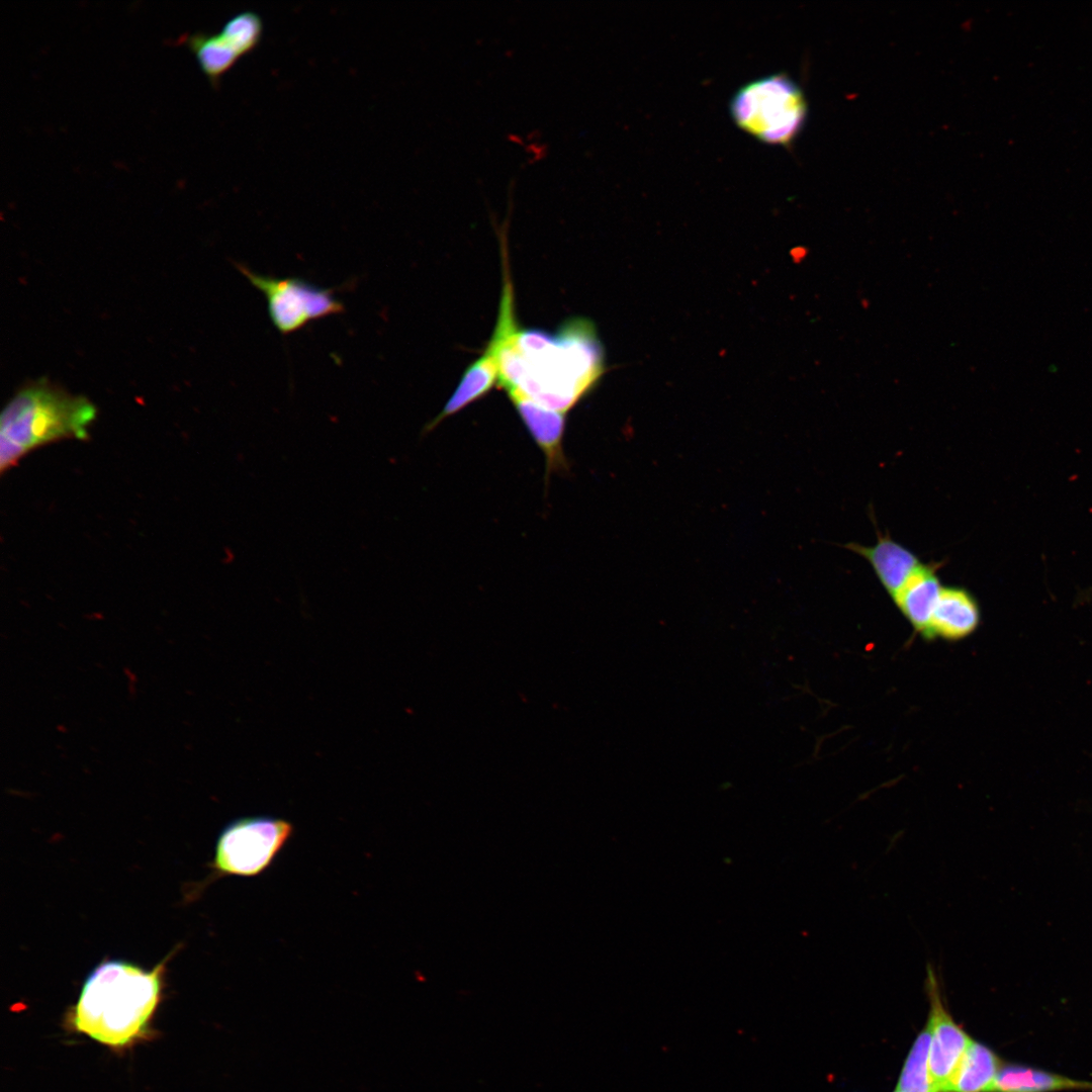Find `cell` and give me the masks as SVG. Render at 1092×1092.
<instances>
[{
	"label": "cell",
	"instance_id": "obj_1",
	"mask_svg": "<svg viewBox=\"0 0 1092 1092\" xmlns=\"http://www.w3.org/2000/svg\"><path fill=\"white\" fill-rule=\"evenodd\" d=\"M512 285H504L497 321L489 341L495 346L497 385L567 413L599 382L605 352L595 325L571 317L556 331L521 329Z\"/></svg>",
	"mask_w": 1092,
	"mask_h": 1092
},
{
	"label": "cell",
	"instance_id": "obj_2",
	"mask_svg": "<svg viewBox=\"0 0 1092 1092\" xmlns=\"http://www.w3.org/2000/svg\"><path fill=\"white\" fill-rule=\"evenodd\" d=\"M167 960L152 969L123 960L101 962L67 1012L66 1026L115 1051L147 1039L162 1001Z\"/></svg>",
	"mask_w": 1092,
	"mask_h": 1092
},
{
	"label": "cell",
	"instance_id": "obj_3",
	"mask_svg": "<svg viewBox=\"0 0 1092 1092\" xmlns=\"http://www.w3.org/2000/svg\"><path fill=\"white\" fill-rule=\"evenodd\" d=\"M95 405L48 380L19 389L0 418V469L8 470L31 450L63 439L83 440L96 419Z\"/></svg>",
	"mask_w": 1092,
	"mask_h": 1092
},
{
	"label": "cell",
	"instance_id": "obj_4",
	"mask_svg": "<svg viewBox=\"0 0 1092 1092\" xmlns=\"http://www.w3.org/2000/svg\"><path fill=\"white\" fill-rule=\"evenodd\" d=\"M807 111L803 91L785 73L743 85L730 102L736 125L772 146L791 145L803 128Z\"/></svg>",
	"mask_w": 1092,
	"mask_h": 1092
},
{
	"label": "cell",
	"instance_id": "obj_5",
	"mask_svg": "<svg viewBox=\"0 0 1092 1092\" xmlns=\"http://www.w3.org/2000/svg\"><path fill=\"white\" fill-rule=\"evenodd\" d=\"M293 825L271 816L234 820L220 832L211 863L214 876L254 877L265 872L293 834Z\"/></svg>",
	"mask_w": 1092,
	"mask_h": 1092
},
{
	"label": "cell",
	"instance_id": "obj_6",
	"mask_svg": "<svg viewBox=\"0 0 1092 1092\" xmlns=\"http://www.w3.org/2000/svg\"><path fill=\"white\" fill-rule=\"evenodd\" d=\"M240 272L266 298L269 317L276 330L286 336L309 322L345 311L332 288L316 286L302 278H274L238 265Z\"/></svg>",
	"mask_w": 1092,
	"mask_h": 1092
},
{
	"label": "cell",
	"instance_id": "obj_7",
	"mask_svg": "<svg viewBox=\"0 0 1092 1092\" xmlns=\"http://www.w3.org/2000/svg\"><path fill=\"white\" fill-rule=\"evenodd\" d=\"M925 990L929 1000L928 1069L933 1092H947L953 1075L972 1041L946 1009L936 972L926 966Z\"/></svg>",
	"mask_w": 1092,
	"mask_h": 1092
},
{
	"label": "cell",
	"instance_id": "obj_8",
	"mask_svg": "<svg viewBox=\"0 0 1092 1092\" xmlns=\"http://www.w3.org/2000/svg\"><path fill=\"white\" fill-rule=\"evenodd\" d=\"M844 548L863 557L872 566L884 589L893 599L923 563L911 550L895 541L889 534L878 533L872 546L847 543Z\"/></svg>",
	"mask_w": 1092,
	"mask_h": 1092
},
{
	"label": "cell",
	"instance_id": "obj_9",
	"mask_svg": "<svg viewBox=\"0 0 1092 1092\" xmlns=\"http://www.w3.org/2000/svg\"><path fill=\"white\" fill-rule=\"evenodd\" d=\"M523 423L545 455L547 470L565 467L562 438L565 413L546 407L517 390L507 391Z\"/></svg>",
	"mask_w": 1092,
	"mask_h": 1092
},
{
	"label": "cell",
	"instance_id": "obj_10",
	"mask_svg": "<svg viewBox=\"0 0 1092 1092\" xmlns=\"http://www.w3.org/2000/svg\"><path fill=\"white\" fill-rule=\"evenodd\" d=\"M939 567V563H922L893 598L908 622L926 638L942 589L938 576Z\"/></svg>",
	"mask_w": 1092,
	"mask_h": 1092
},
{
	"label": "cell",
	"instance_id": "obj_11",
	"mask_svg": "<svg viewBox=\"0 0 1092 1092\" xmlns=\"http://www.w3.org/2000/svg\"><path fill=\"white\" fill-rule=\"evenodd\" d=\"M980 623V609L973 595L961 586H942L935 605L928 638L962 639Z\"/></svg>",
	"mask_w": 1092,
	"mask_h": 1092
},
{
	"label": "cell",
	"instance_id": "obj_12",
	"mask_svg": "<svg viewBox=\"0 0 1092 1092\" xmlns=\"http://www.w3.org/2000/svg\"><path fill=\"white\" fill-rule=\"evenodd\" d=\"M496 350L488 341L484 352L464 371L454 393L440 414L425 428L434 429L444 419L453 416L468 404L484 396L497 383Z\"/></svg>",
	"mask_w": 1092,
	"mask_h": 1092
},
{
	"label": "cell",
	"instance_id": "obj_13",
	"mask_svg": "<svg viewBox=\"0 0 1092 1092\" xmlns=\"http://www.w3.org/2000/svg\"><path fill=\"white\" fill-rule=\"evenodd\" d=\"M1064 1090H1092V1082L1021 1064H1007L1001 1066L991 1092H1059Z\"/></svg>",
	"mask_w": 1092,
	"mask_h": 1092
},
{
	"label": "cell",
	"instance_id": "obj_14",
	"mask_svg": "<svg viewBox=\"0 0 1092 1092\" xmlns=\"http://www.w3.org/2000/svg\"><path fill=\"white\" fill-rule=\"evenodd\" d=\"M1001 1066L994 1051L972 1039L947 1092H991Z\"/></svg>",
	"mask_w": 1092,
	"mask_h": 1092
},
{
	"label": "cell",
	"instance_id": "obj_15",
	"mask_svg": "<svg viewBox=\"0 0 1092 1092\" xmlns=\"http://www.w3.org/2000/svg\"><path fill=\"white\" fill-rule=\"evenodd\" d=\"M181 40L194 55L200 70L214 88L218 87L221 77L241 59L220 32L196 31L185 35Z\"/></svg>",
	"mask_w": 1092,
	"mask_h": 1092
},
{
	"label": "cell",
	"instance_id": "obj_16",
	"mask_svg": "<svg viewBox=\"0 0 1092 1092\" xmlns=\"http://www.w3.org/2000/svg\"><path fill=\"white\" fill-rule=\"evenodd\" d=\"M930 1028H925L917 1035L901 1071L897 1089L903 1092H933L929 1069L928 1054Z\"/></svg>",
	"mask_w": 1092,
	"mask_h": 1092
},
{
	"label": "cell",
	"instance_id": "obj_17",
	"mask_svg": "<svg viewBox=\"0 0 1092 1092\" xmlns=\"http://www.w3.org/2000/svg\"><path fill=\"white\" fill-rule=\"evenodd\" d=\"M219 32L242 58L261 42L264 22L257 12L244 10L229 18Z\"/></svg>",
	"mask_w": 1092,
	"mask_h": 1092
},
{
	"label": "cell",
	"instance_id": "obj_18",
	"mask_svg": "<svg viewBox=\"0 0 1092 1092\" xmlns=\"http://www.w3.org/2000/svg\"><path fill=\"white\" fill-rule=\"evenodd\" d=\"M894 1092H903V1091L896 1089Z\"/></svg>",
	"mask_w": 1092,
	"mask_h": 1092
}]
</instances>
